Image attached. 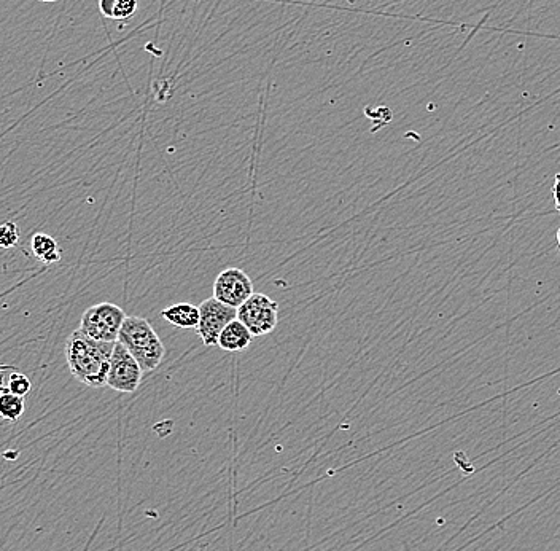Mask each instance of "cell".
Listing matches in <instances>:
<instances>
[{
  "instance_id": "cell-1",
  "label": "cell",
  "mask_w": 560,
  "mask_h": 551,
  "mask_svg": "<svg viewBox=\"0 0 560 551\" xmlns=\"http://www.w3.org/2000/svg\"><path fill=\"white\" fill-rule=\"evenodd\" d=\"M115 343L93 340L82 330L70 333L66 341V360L75 380L94 389L107 386Z\"/></svg>"
},
{
  "instance_id": "cell-2",
  "label": "cell",
  "mask_w": 560,
  "mask_h": 551,
  "mask_svg": "<svg viewBox=\"0 0 560 551\" xmlns=\"http://www.w3.org/2000/svg\"><path fill=\"white\" fill-rule=\"evenodd\" d=\"M118 343L133 354L144 372L156 370L166 356L163 341L144 317H126L118 335Z\"/></svg>"
},
{
  "instance_id": "cell-3",
  "label": "cell",
  "mask_w": 560,
  "mask_h": 551,
  "mask_svg": "<svg viewBox=\"0 0 560 551\" xmlns=\"http://www.w3.org/2000/svg\"><path fill=\"white\" fill-rule=\"evenodd\" d=\"M126 313L110 301L93 305L83 313L80 330L93 340L117 343Z\"/></svg>"
},
{
  "instance_id": "cell-4",
  "label": "cell",
  "mask_w": 560,
  "mask_h": 551,
  "mask_svg": "<svg viewBox=\"0 0 560 551\" xmlns=\"http://www.w3.org/2000/svg\"><path fill=\"white\" fill-rule=\"evenodd\" d=\"M238 319L253 337H266L279 324V305L265 294H253L238 308Z\"/></svg>"
},
{
  "instance_id": "cell-5",
  "label": "cell",
  "mask_w": 560,
  "mask_h": 551,
  "mask_svg": "<svg viewBox=\"0 0 560 551\" xmlns=\"http://www.w3.org/2000/svg\"><path fill=\"white\" fill-rule=\"evenodd\" d=\"M142 376H144V370L140 367L139 362L123 344L117 341L113 348L112 360H110L107 387H110L112 391L123 392V394H133L139 389Z\"/></svg>"
},
{
  "instance_id": "cell-6",
  "label": "cell",
  "mask_w": 560,
  "mask_h": 551,
  "mask_svg": "<svg viewBox=\"0 0 560 551\" xmlns=\"http://www.w3.org/2000/svg\"><path fill=\"white\" fill-rule=\"evenodd\" d=\"M199 325L196 332L203 340L204 346H217L218 338L226 325L238 319V309L223 305L217 298H207L199 305Z\"/></svg>"
},
{
  "instance_id": "cell-7",
  "label": "cell",
  "mask_w": 560,
  "mask_h": 551,
  "mask_svg": "<svg viewBox=\"0 0 560 551\" xmlns=\"http://www.w3.org/2000/svg\"><path fill=\"white\" fill-rule=\"evenodd\" d=\"M212 290H214V298L222 301L223 305L236 309L255 294L252 279L241 268L223 270L215 279Z\"/></svg>"
},
{
  "instance_id": "cell-8",
  "label": "cell",
  "mask_w": 560,
  "mask_h": 551,
  "mask_svg": "<svg viewBox=\"0 0 560 551\" xmlns=\"http://www.w3.org/2000/svg\"><path fill=\"white\" fill-rule=\"evenodd\" d=\"M253 338L255 337L250 330L239 319H234L233 322L226 325L222 335L218 338L217 346L226 352H241L249 348Z\"/></svg>"
},
{
  "instance_id": "cell-9",
  "label": "cell",
  "mask_w": 560,
  "mask_h": 551,
  "mask_svg": "<svg viewBox=\"0 0 560 551\" xmlns=\"http://www.w3.org/2000/svg\"><path fill=\"white\" fill-rule=\"evenodd\" d=\"M161 316L177 329L196 330L201 314H199V306L183 301V303H177V305L163 309Z\"/></svg>"
},
{
  "instance_id": "cell-10",
  "label": "cell",
  "mask_w": 560,
  "mask_h": 551,
  "mask_svg": "<svg viewBox=\"0 0 560 551\" xmlns=\"http://www.w3.org/2000/svg\"><path fill=\"white\" fill-rule=\"evenodd\" d=\"M31 247L35 258L45 265H53V263H58L61 260V249H59L56 239L51 238L50 235L37 233L32 238Z\"/></svg>"
},
{
  "instance_id": "cell-11",
  "label": "cell",
  "mask_w": 560,
  "mask_h": 551,
  "mask_svg": "<svg viewBox=\"0 0 560 551\" xmlns=\"http://www.w3.org/2000/svg\"><path fill=\"white\" fill-rule=\"evenodd\" d=\"M26 410L24 397L12 394V392H2L0 394V418L8 423H18Z\"/></svg>"
},
{
  "instance_id": "cell-12",
  "label": "cell",
  "mask_w": 560,
  "mask_h": 551,
  "mask_svg": "<svg viewBox=\"0 0 560 551\" xmlns=\"http://www.w3.org/2000/svg\"><path fill=\"white\" fill-rule=\"evenodd\" d=\"M20 241V228L13 222H5L0 225V249L8 251Z\"/></svg>"
},
{
  "instance_id": "cell-13",
  "label": "cell",
  "mask_w": 560,
  "mask_h": 551,
  "mask_svg": "<svg viewBox=\"0 0 560 551\" xmlns=\"http://www.w3.org/2000/svg\"><path fill=\"white\" fill-rule=\"evenodd\" d=\"M32 383L28 376L21 373L20 370H15V372L10 375V380H8V392L12 394L20 395V397H26V395L31 392Z\"/></svg>"
},
{
  "instance_id": "cell-14",
  "label": "cell",
  "mask_w": 560,
  "mask_h": 551,
  "mask_svg": "<svg viewBox=\"0 0 560 551\" xmlns=\"http://www.w3.org/2000/svg\"><path fill=\"white\" fill-rule=\"evenodd\" d=\"M137 12V0H117L113 18L115 21H125Z\"/></svg>"
},
{
  "instance_id": "cell-15",
  "label": "cell",
  "mask_w": 560,
  "mask_h": 551,
  "mask_svg": "<svg viewBox=\"0 0 560 551\" xmlns=\"http://www.w3.org/2000/svg\"><path fill=\"white\" fill-rule=\"evenodd\" d=\"M115 5H117V0H99V10H101L102 16H105L107 20H112Z\"/></svg>"
},
{
  "instance_id": "cell-16",
  "label": "cell",
  "mask_w": 560,
  "mask_h": 551,
  "mask_svg": "<svg viewBox=\"0 0 560 551\" xmlns=\"http://www.w3.org/2000/svg\"><path fill=\"white\" fill-rule=\"evenodd\" d=\"M553 196L554 204H556V211L560 214V172L557 174L556 180H554Z\"/></svg>"
},
{
  "instance_id": "cell-17",
  "label": "cell",
  "mask_w": 560,
  "mask_h": 551,
  "mask_svg": "<svg viewBox=\"0 0 560 551\" xmlns=\"http://www.w3.org/2000/svg\"><path fill=\"white\" fill-rule=\"evenodd\" d=\"M39 2H43V4H53V2H58V0H39Z\"/></svg>"
},
{
  "instance_id": "cell-18",
  "label": "cell",
  "mask_w": 560,
  "mask_h": 551,
  "mask_svg": "<svg viewBox=\"0 0 560 551\" xmlns=\"http://www.w3.org/2000/svg\"><path fill=\"white\" fill-rule=\"evenodd\" d=\"M557 246H559V252H560V228L559 230H557Z\"/></svg>"
},
{
  "instance_id": "cell-19",
  "label": "cell",
  "mask_w": 560,
  "mask_h": 551,
  "mask_svg": "<svg viewBox=\"0 0 560 551\" xmlns=\"http://www.w3.org/2000/svg\"><path fill=\"white\" fill-rule=\"evenodd\" d=\"M4 367V365L0 364V368Z\"/></svg>"
}]
</instances>
